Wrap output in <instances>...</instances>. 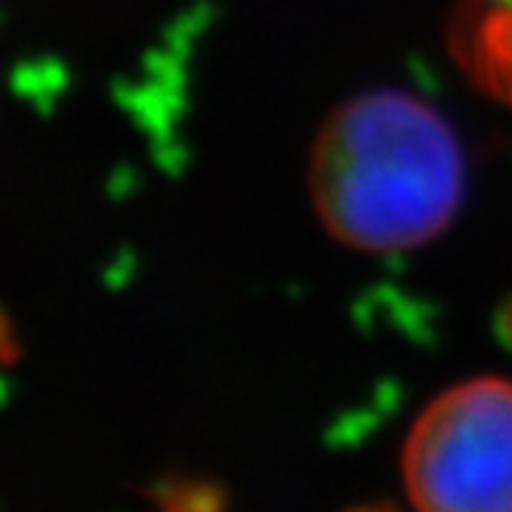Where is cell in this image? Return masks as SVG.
I'll return each instance as SVG.
<instances>
[{
    "label": "cell",
    "mask_w": 512,
    "mask_h": 512,
    "mask_svg": "<svg viewBox=\"0 0 512 512\" xmlns=\"http://www.w3.org/2000/svg\"><path fill=\"white\" fill-rule=\"evenodd\" d=\"M306 186L334 241L398 253L435 241L454 223L466 158L454 127L420 96L361 93L321 124Z\"/></svg>",
    "instance_id": "cell-1"
},
{
    "label": "cell",
    "mask_w": 512,
    "mask_h": 512,
    "mask_svg": "<svg viewBox=\"0 0 512 512\" xmlns=\"http://www.w3.org/2000/svg\"><path fill=\"white\" fill-rule=\"evenodd\" d=\"M401 482L426 512H512V380L438 392L405 438Z\"/></svg>",
    "instance_id": "cell-2"
},
{
    "label": "cell",
    "mask_w": 512,
    "mask_h": 512,
    "mask_svg": "<svg viewBox=\"0 0 512 512\" xmlns=\"http://www.w3.org/2000/svg\"><path fill=\"white\" fill-rule=\"evenodd\" d=\"M451 53L475 87L512 108V0H454Z\"/></svg>",
    "instance_id": "cell-3"
},
{
    "label": "cell",
    "mask_w": 512,
    "mask_h": 512,
    "mask_svg": "<svg viewBox=\"0 0 512 512\" xmlns=\"http://www.w3.org/2000/svg\"><path fill=\"white\" fill-rule=\"evenodd\" d=\"M16 355H19V349H16V337H13V331H10L7 315L0 312V364L13 361Z\"/></svg>",
    "instance_id": "cell-4"
}]
</instances>
